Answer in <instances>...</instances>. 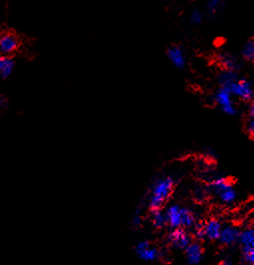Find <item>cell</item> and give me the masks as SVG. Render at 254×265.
<instances>
[{
	"label": "cell",
	"instance_id": "ffe728a7",
	"mask_svg": "<svg viewBox=\"0 0 254 265\" xmlns=\"http://www.w3.org/2000/svg\"><path fill=\"white\" fill-rule=\"evenodd\" d=\"M14 67L13 61L8 57H0V74L3 77H8Z\"/></svg>",
	"mask_w": 254,
	"mask_h": 265
},
{
	"label": "cell",
	"instance_id": "44dd1931",
	"mask_svg": "<svg viewBox=\"0 0 254 265\" xmlns=\"http://www.w3.org/2000/svg\"><path fill=\"white\" fill-rule=\"evenodd\" d=\"M204 19V14L203 12L200 9V8H195L189 13L188 16V20L190 22V24L195 25V26H199L200 25Z\"/></svg>",
	"mask_w": 254,
	"mask_h": 265
},
{
	"label": "cell",
	"instance_id": "d4e9b609",
	"mask_svg": "<svg viewBox=\"0 0 254 265\" xmlns=\"http://www.w3.org/2000/svg\"><path fill=\"white\" fill-rule=\"evenodd\" d=\"M133 225L135 227H140L142 225V215L141 213H136L133 217Z\"/></svg>",
	"mask_w": 254,
	"mask_h": 265
},
{
	"label": "cell",
	"instance_id": "4fadbf2b",
	"mask_svg": "<svg viewBox=\"0 0 254 265\" xmlns=\"http://www.w3.org/2000/svg\"><path fill=\"white\" fill-rule=\"evenodd\" d=\"M18 47V40L12 34H3L0 36V51L3 54H10Z\"/></svg>",
	"mask_w": 254,
	"mask_h": 265
},
{
	"label": "cell",
	"instance_id": "3957f363",
	"mask_svg": "<svg viewBox=\"0 0 254 265\" xmlns=\"http://www.w3.org/2000/svg\"><path fill=\"white\" fill-rule=\"evenodd\" d=\"M214 101L219 107L221 111L227 116H236L238 114V107L228 89L219 87L214 94Z\"/></svg>",
	"mask_w": 254,
	"mask_h": 265
},
{
	"label": "cell",
	"instance_id": "ba28073f",
	"mask_svg": "<svg viewBox=\"0 0 254 265\" xmlns=\"http://www.w3.org/2000/svg\"><path fill=\"white\" fill-rule=\"evenodd\" d=\"M239 233L240 229L234 225H227L225 227H222L218 240L220 241L221 245L225 246H232L238 242Z\"/></svg>",
	"mask_w": 254,
	"mask_h": 265
},
{
	"label": "cell",
	"instance_id": "5b68a950",
	"mask_svg": "<svg viewBox=\"0 0 254 265\" xmlns=\"http://www.w3.org/2000/svg\"><path fill=\"white\" fill-rule=\"evenodd\" d=\"M168 241L172 246L178 249H184L192 244L193 238L185 229L177 228L173 229V231L168 235Z\"/></svg>",
	"mask_w": 254,
	"mask_h": 265
},
{
	"label": "cell",
	"instance_id": "5bb4252c",
	"mask_svg": "<svg viewBox=\"0 0 254 265\" xmlns=\"http://www.w3.org/2000/svg\"><path fill=\"white\" fill-rule=\"evenodd\" d=\"M238 242L241 245L242 249H254V229L252 227H247L240 230Z\"/></svg>",
	"mask_w": 254,
	"mask_h": 265
},
{
	"label": "cell",
	"instance_id": "277c9868",
	"mask_svg": "<svg viewBox=\"0 0 254 265\" xmlns=\"http://www.w3.org/2000/svg\"><path fill=\"white\" fill-rule=\"evenodd\" d=\"M136 253L137 255L144 261H156L161 257V253L157 247L151 245V242L143 240L140 241L136 246Z\"/></svg>",
	"mask_w": 254,
	"mask_h": 265
},
{
	"label": "cell",
	"instance_id": "d6986e66",
	"mask_svg": "<svg viewBox=\"0 0 254 265\" xmlns=\"http://www.w3.org/2000/svg\"><path fill=\"white\" fill-rule=\"evenodd\" d=\"M151 219H152V224H153L154 227H156L158 229L163 228L164 227L167 226L165 212L163 209L152 211L151 212Z\"/></svg>",
	"mask_w": 254,
	"mask_h": 265
},
{
	"label": "cell",
	"instance_id": "484cf974",
	"mask_svg": "<svg viewBox=\"0 0 254 265\" xmlns=\"http://www.w3.org/2000/svg\"><path fill=\"white\" fill-rule=\"evenodd\" d=\"M220 265H232V261L229 258H225L221 261Z\"/></svg>",
	"mask_w": 254,
	"mask_h": 265
},
{
	"label": "cell",
	"instance_id": "2e32d148",
	"mask_svg": "<svg viewBox=\"0 0 254 265\" xmlns=\"http://www.w3.org/2000/svg\"><path fill=\"white\" fill-rule=\"evenodd\" d=\"M181 228H192L197 225V217L195 213L187 208H181Z\"/></svg>",
	"mask_w": 254,
	"mask_h": 265
},
{
	"label": "cell",
	"instance_id": "6da1fadb",
	"mask_svg": "<svg viewBox=\"0 0 254 265\" xmlns=\"http://www.w3.org/2000/svg\"><path fill=\"white\" fill-rule=\"evenodd\" d=\"M175 186L176 182L171 175L162 176L155 181L151 189L149 204H147L151 212L163 209L168 198L172 196Z\"/></svg>",
	"mask_w": 254,
	"mask_h": 265
},
{
	"label": "cell",
	"instance_id": "8992f818",
	"mask_svg": "<svg viewBox=\"0 0 254 265\" xmlns=\"http://www.w3.org/2000/svg\"><path fill=\"white\" fill-rule=\"evenodd\" d=\"M218 63L221 66V69L234 71L239 73L242 68V62L234 53L228 51H222L218 55Z\"/></svg>",
	"mask_w": 254,
	"mask_h": 265
},
{
	"label": "cell",
	"instance_id": "52a82bcc",
	"mask_svg": "<svg viewBox=\"0 0 254 265\" xmlns=\"http://www.w3.org/2000/svg\"><path fill=\"white\" fill-rule=\"evenodd\" d=\"M165 55H166V58L168 59V61L171 62L172 65L177 69L182 70L185 68L186 56H185L183 48L181 45L175 44V45L169 46L166 49Z\"/></svg>",
	"mask_w": 254,
	"mask_h": 265
},
{
	"label": "cell",
	"instance_id": "ac0fdd59",
	"mask_svg": "<svg viewBox=\"0 0 254 265\" xmlns=\"http://www.w3.org/2000/svg\"><path fill=\"white\" fill-rule=\"evenodd\" d=\"M240 56L245 62L252 63L254 61V40L252 38L248 39L242 45Z\"/></svg>",
	"mask_w": 254,
	"mask_h": 265
},
{
	"label": "cell",
	"instance_id": "e0dca14e",
	"mask_svg": "<svg viewBox=\"0 0 254 265\" xmlns=\"http://www.w3.org/2000/svg\"><path fill=\"white\" fill-rule=\"evenodd\" d=\"M244 129H245L246 134L250 138H253L254 136V104L253 102L248 103V106L246 109Z\"/></svg>",
	"mask_w": 254,
	"mask_h": 265
},
{
	"label": "cell",
	"instance_id": "cb8c5ba5",
	"mask_svg": "<svg viewBox=\"0 0 254 265\" xmlns=\"http://www.w3.org/2000/svg\"><path fill=\"white\" fill-rule=\"evenodd\" d=\"M195 236L199 240H202L205 238L204 234V229H203V223L201 224H197L195 226Z\"/></svg>",
	"mask_w": 254,
	"mask_h": 265
},
{
	"label": "cell",
	"instance_id": "7a4b0ae2",
	"mask_svg": "<svg viewBox=\"0 0 254 265\" xmlns=\"http://www.w3.org/2000/svg\"><path fill=\"white\" fill-rule=\"evenodd\" d=\"M226 89L229 90L232 97L245 103L253 102L254 88L251 80L245 77H239Z\"/></svg>",
	"mask_w": 254,
	"mask_h": 265
},
{
	"label": "cell",
	"instance_id": "7402d4cb",
	"mask_svg": "<svg viewBox=\"0 0 254 265\" xmlns=\"http://www.w3.org/2000/svg\"><path fill=\"white\" fill-rule=\"evenodd\" d=\"M224 2L220 1V0H209V1L205 4V9L208 14L216 15L223 8Z\"/></svg>",
	"mask_w": 254,
	"mask_h": 265
},
{
	"label": "cell",
	"instance_id": "9c48e42d",
	"mask_svg": "<svg viewBox=\"0 0 254 265\" xmlns=\"http://www.w3.org/2000/svg\"><path fill=\"white\" fill-rule=\"evenodd\" d=\"M186 260L190 265H198L203 257V248L199 241H193L185 248Z\"/></svg>",
	"mask_w": 254,
	"mask_h": 265
},
{
	"label": "cell",
	"instance_id": "8fae6325",
	"mask_svg": "<svg viewBox=\"0 0 254 265\" xmlns=\"http://www.w3.org/2000/svg\"><path fill=\"white\" fill-rule=\"evenodd\" d=\"M203 229L205 238L209 240H218L222 229V225L218 219L210 218L207 222L203 223Z\"/></svg>",
	"mask_w": 254,
	"mask_h": 265
},
{
	"label": "cell",
	"instance_id": "30bf717a",
	"mask_svg": "<svg viewBox=\"0 0 254 265\" xmlns=\"http://www.w3.org/2000/svg\"><path fill=\"white\" fill-rule=\"evenodd\" d=\"M181 207L174 204L167 207V208L164 210L167 226H169L172 229L181 228Z\"/></svg>",
	"mask_w": 254,
	"mask_h": 265
},
{
	"label": "cell",
	"instance_id": "9a60e30c",
	"mask_svg": "<svg viewBox=\"0 0 254 265\" xmlns=\"http://www.w3.org/2000/svg\"><path fill=\"white\" fill-rule=\"evenodd\" d=\"M239 77H240L239 73L225 69H220V71L218 73V82L219 84V87L227 88L232 83L236 82Z\"/></svg>",
	"mask_w": 254,
	"mask_h": 265
},
{
	"label": "cell",
	"instance_id": "603a6c76",
	"mask_svg": "<svg viewBox=\"0 0 254 265\" xmlns=\"http://www.w3.org/2000/svg\"><path fill=\"white\" fill-rule=\"evenodd\" d=\"M242 251H243L244 261L249 265H253V263H254V249L247 248V249H242Z\"/></svg>",
	"mask_w": 254,
	"mask_h": 265
},
{
	"label": "cell",
	"instance_id": "7c38bea8",
	"mask_svg": "<svg viewBox=\"0 0 254 265\" xmlns=\"http://www.w3.org/2000/svg\"><path fill=\"white\" fill-rule=\"evenodd\" d=\"M237 190L234 185V183L230 184L224 189H222L216 197L218 198V202L223 206H231L234 205L237 200Z\"/></svg>",
	"mask_w": 254,
	"mask_h": 265
}]
</instances>
